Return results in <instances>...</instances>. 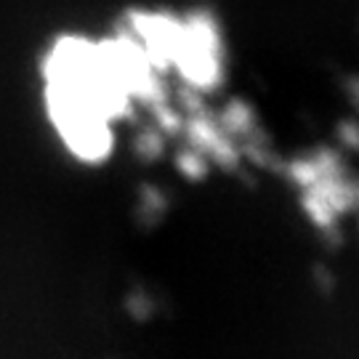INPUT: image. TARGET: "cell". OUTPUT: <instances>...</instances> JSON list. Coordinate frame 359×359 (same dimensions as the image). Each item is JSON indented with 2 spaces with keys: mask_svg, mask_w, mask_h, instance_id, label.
I'll return each instance as SVG.
<instances>
[{
  "mask_svg": "<svg viewBox=\"0 0 359 359\" xmlns=\"http://www.w3.org/2000/svg\"><path fill=\"white\" fill-rule=\"evenodd\" d=\"M176 69L194 90H213L226 72V51L221 29L208 13H189L181 19L179 43L170 59Z\"/></svg>",
  "mask_w": 359,
  "mask_h": 359,
  "instance_id": "1",
  "label": "cell"
}]
</instances>
